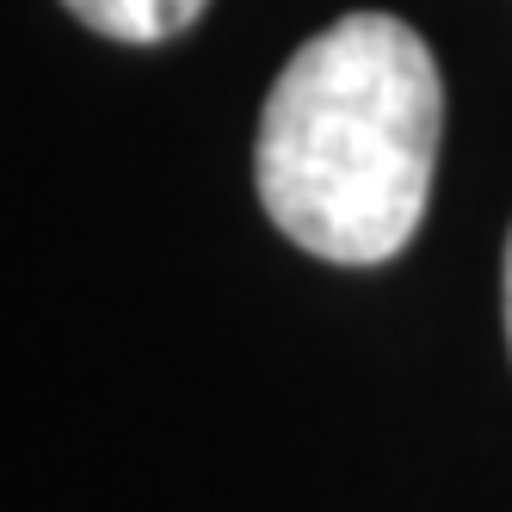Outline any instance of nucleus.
Masks as SVG:
<instances>
[{
	"label": "nucleus",
	"mask_w": 512,
	"mask_h": 512,
	"mask_svg": "<svg viewBox=\"0 0 512 512\" xmlns=\"http://www.w3.org/2000/svg\"><path fill=\"white\" fill-rule=\"evenodd\" d=\"M438 130L445 81L426 38L395 13H340L266 93L260 204L315 260L383 266L426 216Z\"/></svg>",
	"instance_id": "obj_1"
},
{
	"label": "nucleus",
	"mask_w": 512,
	"mask_h": 512,
	"mask_svg": "<svg viewBox=\"0 0 512 512\" xmlns=\"http://www.w3.org/2000/svg\"><path fill=\"white\" fill-rule=\"evenodd\" d=\"M506 346H512V235H506Z\"/></svg>",
	"instance_id": "obj_3"
},
{
	"label": "nucleus",
	"mask_w": 512,
	"mask_h": 512,
	"mask_svg": "<svg viewBox=\"0 0 512 512\" xmlns=\"http://www.w3.org/2000/svg\"><path fill=\"white\" fill-rule=\"evenodd\" d=\"M81 25H93L99 38H118V44H161L179 38L210 0H62Z\"/></svg>",
	"instance_id": "obj_2"
}]
</instances>
